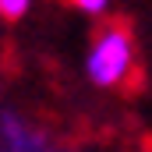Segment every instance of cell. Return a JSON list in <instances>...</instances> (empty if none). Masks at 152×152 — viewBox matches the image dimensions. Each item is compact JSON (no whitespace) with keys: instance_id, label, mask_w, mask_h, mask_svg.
<instances>
[{"instance_id":"obj_1","label":"cell","mask_w":152,"mask_h":152,"mask_svg":"<svg viewBox=\"0 0 152 152\" xmlns=\"http://www.w3.org/2000/svg\"><path fill=\"white\" fill-rule=\"evenodd\" d=\"M134 67H138V46H134L131 28L120 21H106L88 42L85 78L96 88H120L131 81Z\"/></svg>"},{"instance_id":"obj_2","label":"cell","mask_w":152,"mask_h":152,"mask_svg":"<svg viewBox=\"0 0 152 152\" xmlns=\"http://www.w3.org/2000/svg\"><path fill=\"white\" fill-rule=\"evenodd\" d=\"M32 11V0H0V21H21Z\"/></svg>"},{"instance_id":"obj_3","label":"cell","mask_w":152,"mask_h":152,"mask_svg":"<svg viewBox=\"0 0 152 152\" xmlns=\"http://www.w3.org/2000/svg\"><path fill=\"white\" fill-rule=\"evenodd\" d=\"M67 4H71L75 11H81V14H88V18H103L113 0H67Z\"/></svg>"}]
</instances>
